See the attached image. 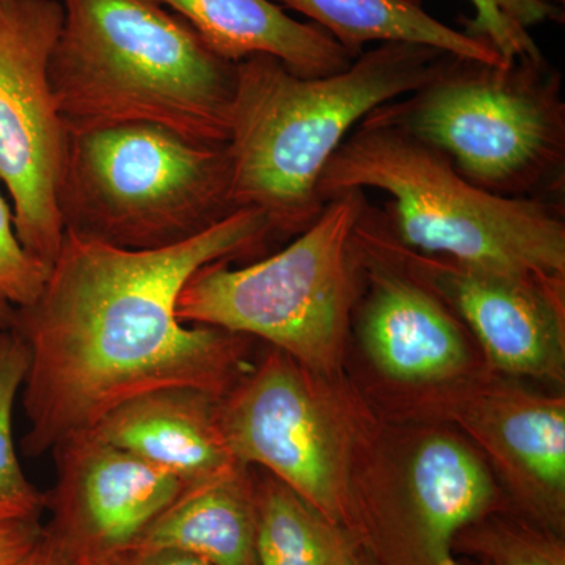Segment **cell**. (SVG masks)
<instances>
[{
    "label": "cell",
    "mask_w": 565,
    "mask_h": 565,
    "mask_svg": "<svg viewBox=\"0 0 565 565\" xmlns=\"http://www.w3.org/2000/svg\"><path fill=\"white\" fill-rule=\"evenodd\" d=\"M62 21L61 0H0V181L18 239L47 270L65 234L58 191L70 134L50 81Z\"/></svg>",
    "instance_id": "11"
},
{
    "label": "cell",
    "mask_w": 565,
    "mask_h": 565,
    "mask_svg": "<svg viewBox=\"0 0 565 565\" xmlns=\"http://www.w3.org/2000/svg\"><path fill=\"white\" fill-rule=\"evenodd\" d=\"M352 565H373V563L366 556L359 555Z\"/></svg>",
    "instance_id": "28"
},
{
    "label": "cell",
    "mask_w": 565,
    "mask_h": 565,
    "mask_svg": "<svg viewBox=\"0 0 565 565\" xmlns=\"http://www.w3.org/2000/svg\"><path fill=\"white\" fill-rule=\"evenodd\" d=\"M228 145L151 122L70 134L58 191L65 232L126 248L184 243L239 211Z\"/></svg>",
    "instance_id": "7"
},
{
    "label": "cell",
    "mask_w": 565,
    "mask_h": 565,
    "mask_svg": "<svg viewBox=\"0 0 565 565\" xmlns=\"http://www.w3.org/2000/svg\"><path fill=\"white\" fill-rule=\"evenodd\" d=\"M476 17L465 24L468 35L486 41L504 63L542 61L544 52L531 29L559 20L556 0H470Z\"/></svg>",
    "instance_id": "22"
},
{
    "label": "cell",
    "mask_w": 565,
    "mask_h": 565,
    "mask_svg": "<svg viewBox=\"0 0 565 565\" xmlns=\"http://www.w3.org/2000/svg\"><path fill=\"white\" fill-rule=\"evenodd\" d=\"M54 492L47 533L79 565H109L177 500L184 482L92 433L52 449Z\"/></svg>",
    "instance_id": "14"
},
{
    "label": "cell",
    "mask_w": 565,
    "mask_h": 565,
    "mask_svg": "<svg viewBox=\"0 0 565 565\" xmlns=\"http://www.w3.org/2000/svg\"><path fill=\"white\" fill-rule=\"evenodd\" d=\"M333 36L353 58L367 43H415L460 57L504 65L500 55L467 32L434 18L422 0H273Z\"/></svg>",
    "instance_id": "18"
},
{
    "label": "cell",
    "mask_w": 565,
    "mask_h": 565,
    "mask_svg": "<svg viewBox=\"0 0 565 565\" xmlns=\"http://www.w3.org/2000/svg\"><path fill=\"white\" fill-rule=\"evenodd\" d=\"M109 565H212L202 557L173 548H131Z\"/></svg>",
    "instance_id": "25"
},
{
    "label": "cell",
    "mask_w": 565,
    "mask_h": 565,
    "mask_svg": "<svg viewBox=\"0 0 565 565\" xmlns=\"http://www.w3.org/2000/svg\"><path fill=\"white\" fill-rule=\"evenodd\" d=\"M452 548L492 565H565L563 534L511 511V505L465 526Z\"/></svg>",
    "instance_id": "20"
},
{
    "label": "cell",
    "mask_w": 565,
    "mask_h": 565,
    "mask_svg": "<svg viewBox=\"0 0 565 565\" xmlns=\"http://www.w3.org/2000/svg\"><path fill=\"white\" fill-rule=\"evenodd\" d=\"M217 399L200 390H159L115 408L90 433L185 487L199 484L239 463L218 430Z\"/></svg>",
    "instance_id": "15"
},
{
    "label": "cell",
    "mask_w": 565,
    "mask_h": 565,
    "mask_svg": "<svg viewBox=\"0 0 565 565\" xmlns=\"http://www.w3.org/2000/svg\"><path fill=\"white\" fill-rule=\"evenodd\" d=\"M508 505L484 457L455 427L379 412L353 463L349 531L373 565H462L456 535Z\"/></svg>",
    "instance_id": "8"
},
{
    "label": "cell",
    "mask_w": 565,
    "mask_h": 565,
    "mask_svg": "<svg viewBox=\"0 0 565 565\" xmlns=\"http://www.w3.org/2000/svg\"><path fill=\"white\" fill-rule=\"evenodd\" d=\"M482 565H492V564H489V563H484V561H482Z\"/></svg>",
    "instance_id": "29"
},
{
    "label": "cell",
    "mask_w": 565,
    "mask_h": 565,
    "mask_svg": "<svg viewBox=\"0 0 565 565\" xmlns=\"http://www.w3.org/2000/svg\"><path fill=\"white\" fill-rule=\"evenodd\" d=\"M50 81L68 134L151 122L228 143L237 63L159 0H61Z\"/></svg>",
    "instance_id": "3"
},
{
    "label": "cell",
    "mask_w": 565,
    "mask_h": 565,
    "mask_svg": "<svg viewBox=\"0 0 565 565\" xmlns=\"http://www.w3.org/2000/svg\"><path fill=\"white\" fill-rule=\"evenodd\" d=\"M50 270L32 258L18 239L13 212L0 193V299L21 308L36 299Z\"/></svg>",
    "instance_id": "23"
},
{
    "label": "cell",
    "mask_w": 565,
    "mask_h": 565,
    "mask_svg": "<svg viewBox=\"0 0 565 565\" xmlns=\"http://www.w3.org/2000/svg\"><path fill=\"white\" fill-rule=\"evenodd\" d=\"M225 61L269 55L303 77L341 73L355 58L333 36L273 0H159Z\"/></svg>",
    "instance_id": "16"
},
{
    "label": "cell",
    "mask_w": 565,
    "mask_h": 565,
    "mask_svg": "<svg viewBox=\"0 0 565 565\" xmlns=\"http://www.w3.org/2000/svg\"><path fill=\"white\" fill-rule=\"evenodd\" d=\"M132 548H173L212 565H256L255 475L234 465L185 487Z\"/></svg>",
    "instance_id": "17"
},
{
    "label": "cell",
    "mask_w": 565,
    "mask_h": 565,
    "mask_svg": "<svg viewBox=\"0 0 565 565\" xmlns=\"http://www.w3.org/2000/svg\"><path fill=\"white\" fill-rule=\"evenodd\" d=\"M390 239L405 269L471 333L487 367L564 385L565 277L424 255L405 247L393 230Z\"/></svg>",
    "instance_id": "12"
},
{
    "label": "cell",
    "mask_w": 565,
    "mask_h": 565,
    "mask_svg": "<svg viewBox=\"0 0 565 565\" xmlns=\"http://www.w3.org/2000/svg\"><path fill=\"white\" fill-rule=\"evenodd\" d=\"M367 204L360 189L338 193L280 252L245 267L207 264L182 289L178 318L266 341L313 373H344L362 292L353 233Z\"/></svg>",
    "instance_id": "6"
},
{
    "label": "cell",
    "mask_w": 565,
    "mask_h": 565,
    "mask_svg": "<svg viewBox=\"0 0 565 565\" xmlns=\"http://www.w3.org/2000/svg\"><path fill=\"white\" fill-rule=\"evenodd\" d=\"M397 390L366 394L386 418L455 427L484 457L520 514L564 533V394L533 392L484 363L444 384Z\"/></svg>",
    "instance_id": "10"
},
{
    "label": "cell",
    "mask_w": 565,
    "mask_h": 565,
    "mask_svg": "<svg viewBox=\"0 0 565 565\" xmlns=\"http://www.w3.org/2000/svg\"><path fill=\"white\" fill-rule=\"evenodd\" d=\"M29 348L13 329L0 330V509L41 514L46 494L25 478L13 440V411L28 377Z\"/></svg>",
    "instance_id": "21"
},
{
    "label": "cell",
    "mask_w": 565,
    "mask_h": 565,
    "mask_svg": "<svg viewBox=\"0 0 565 565\" xmlns=\"http://www.w3.org/2000/svg\"><path fill=\"white\" fill-rule=\"evenodd\" d=\"M215 414L236 462L273 475L349 531L353 463L379 411L345 373H313L270 348Z\"/></svg>",
    "instance_id": "9"
},
{
    "label": "cell",
    "mask_w": 565,
    "mask_h": 565,
    "mask_svg": "<svg viewBox=\"0 0 565 565\" xmlns=\"http://www.w3.org/2000/svg\"><path fill=\"white\" fill-rule=\"evenodd\" d=\"M256 565H352L355 537L273 475L255 471Z\"/></svg>",
    "instance_id": "19"
},
{
    "label": "cell",
    "mask_w": 565,
    "mask_h": 565,
    "mask_svg": "<svg viewBox=\"0 0 565 565\" xmlns=\"http://www.w3.org/2000/svg\"><path fill=\"white\" fill-rule=\"evenodd\" d=\"M390 236L385 211L367 204L353 233L362 263V292L352 329L364 355L397 388H424L468 373L476 364L467 330L405 269Z\"/></svg>",
    "instance_id": "13"
},
{
    "label": "cell",
    "mask_w": 565,
    "mask_h": 565,
    "mask_svg": "<svg viewBox=\"0 0 565 565\" xmlns=\"http://www.w3.org/2000/svg\"><path fill=\"white\" fill-rule=\"evenodd\" d=\"M41 514L0 509V565H29L44 537Z\"/></svg>",
    "instance_id": "24"
},
{
    "label": "cell",
    "mask_w": 565,
    "mask_h": 565,
    "mask_svg": "<svg viewBox=\"0 0 565 565\" xmlns=\"http://www.w3.org/2000/svg\"><path fill=\"white\" fill-rule=\"evenodd\" d=\"M377 189L397 239L471 266L565 277L564 202L505 199L476 188L448 156L373 110L334 151L319 180L323 203Z\"/></svg>",
    "instance_id": "4"
},
{
    "label": "cell",
    "mask_w": 565,
    "mask_h": 565,
    "mask_svg": "<svg viewBox=\"0 0 565 565\" xmlns=\"http://www.w3.org/2000/svg\"><path fill=\"white\" fill-rule=\"evenodd\" d=\"M14 307L0 299V330L11 329L13 323Z\"/></svg>",
    "instance_id": "27"
},
{
    "label": "cell",
    "mask_w": 565,
    "mask_h": 565,
    "mask_svg": "<svg viewBox=\"0 0 565 565\" xmlns=\"http://www.w3.org/2000/svg\"><path fill=\"white\" fill-rule=\"evenodd\" d=\"M274 237L253 207L156 250L65 232L43 289L14 308L11 323L31 355L22 451L46 455L143 394L193 388L221 397L232 390L250 370L252 338L181 322L178 300L196 270L245 258Z\"/></svg>",
    "instance_id": "1"
},
{
    "label": "cell",
    "mask_w": 565,
    "mask_h": 565,
    "mask_svg": "<svg viewBox=\"0 0 565 565\" xmlns=\"http://www.w3.org/2000/svg\"><path fill=\"white\" fill-rule=\"evenodd\" d=\"M29 565H79L62 548L47 530Z\"/></svg>",
    "instance_id": "26"
},
{
    "label": "cell",
    "mask_w": 565,
    "mask_h": 565,
    "mask_svg": "<svg viewBox=\"0 0 565 565\" xmlns=\"http://www.w3.org/2000/svg\"><path fill=\"white\" fill-rule=\"evenodd\" d=\"M374 110L482 191L564 202L563 84L546 58L497 65L446 54L418 90Z\"/></svg>",
    "instance_id": "5"
},
{
    "label": "cell",
    "mask_w": 565,
    "mask_h": 565,
    "mask_svg": "<svg viewBox=\"0 0 565 565\" xmlns=\"http://www.w3.org/2000/svg\"><path fill=\"white\" fill-rule=\"evenodd\" d=\"M446 54L381 43L321 77L299 76L269 55L237 63L226 143L234 207L262 211L275 237L299 236L326 206L319 180L345 137L377 107L418 90Z\"/></svg>",
    "instance_id": "2"
}]
</instances>
